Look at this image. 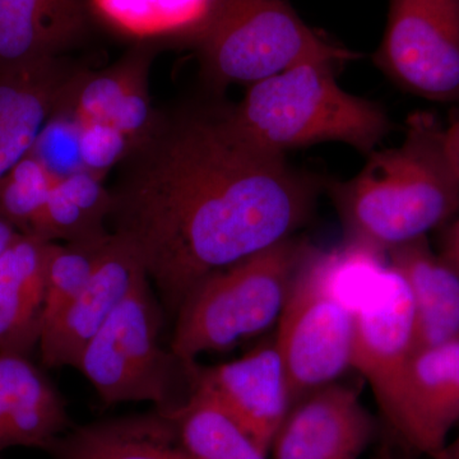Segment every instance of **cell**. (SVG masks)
Listing matches in <instances>:
<instances>
[{"instance_id":"31","label":"cell","mask_w":459,"mask_h":459,"mask_svg":"<svg viewBox=\"0 0 459 459\" xmlns=\"http://www.w3.org/2000/svg\"><path fill=\"white\" fill-rule=\"evenodd\" d=\"M18 234L20 232L13 226L0 219V256L7 250V247L11 246L12 241L14 240Z\"/></svg>"},{"instance_id":"22","label":"cell","mask_w":459,"mask_h":459,"mask_svg":"<svg viewBox=\"0 0 459 459\" xmlns=\"http://www.w3.org/2000/svg\"><path fill=\"white\" fill-rule=\"evenodd\" d=\"M170 413L178 437L190 459H267V453L202 389Z\"/></svg>"},{"instance_id":"2","label":"cell","mask_w":459,"mask_h":459,"mask_svg":"<svg viewBox=\"0 0 459 459\" xmlns=\"http://www.w3.org/2000/svg\"><path fill=\"white\" fill-rule=\"evenodd\" d=\"M332 195L352 243L388 253L427 238L459 210L444 126L431 114H413L400 146L371 152L356 177L334 184Z\"/></svg>"},{"instance_id":"4","label":"cell","mask_w":459,"mask_h":459,"mask_svg":"<svg viewBox=\"0 0 459 459\" xmlns=\"http://www.w3.org/2000/svg\"><path fill=\"white\" fill-rule=\"evenodd\" d=\"M307 247L295 238L208 274L183 301L170 349L184 364L223 352L279 322Z\"/></svg>"},{"instance_id":"27","label":"cell","mask_w":459,"mask_h":459,"mask_svg":"<svg viewBox=\"0 0 459 459\" xmlns=\"http://www.w3.org/2000/svg\"><path fill=\"white\" fill-rule=\"evenodd\" d=\"M133 143L126 134L105 123L83 124L81 131V160L84 170L107 177L132 152Z\"/></svg>"},{"instance_id":"32","label":"cell","mask_w":459,"mask_h":459,"mask_svg":"<svg viewBox=\"0 0 459 459\" xmlns=\"http://www.w3.org/2000/svg\"><path fill=\"white\" fill-rule=\"evenodd\" d=\"M434 459H459V434L451 443H446L442 452Z\"/></svg>"},{"instance_id":"28","label":"cell","mask_w":459,"mask_h":459,"mask_svg":"<svg viewBox=\"0 0 459 459\" xmlns=\"http://www.w3.org/2000/svg\"><path fill=\"white\" fill-rule=\"evenodd\" d=\"M444 147L459 181V117L453 120L448 126H444Z\"/></svg>"},{"instance_id":"18","label":"cell","mask_w":459,"mask_h":459,"mask_svg":"<svg viewBox=\"0 0 459 459\" xmlns=\"http://www.w3.org/2000/svg\"><path fill=\"white\" fill-rule=\"evenodd\" d=\"M389 263L409 287L415 313V352L459 337V267L422 238L389 250Z\"/></svg>"},{"instance_id":"8","label":"cell","mask_w":459,"mask_h":459,"mask_svg":"<svg viewBox=\"0 0 459 459\" xmlns=\"http://www.w3.org/2000/svg\"><path fill=\"white\" fill-rule=\"evenodd\" d=\"M374 62L406 92L458 101L459 0H389Z\"/></svg>"},{"instance_id":"3","label":"cell","mask_w":459,"mask_h":459,"mask_svg":"<svg viewBox=\"0 0 459 459\" xmlns=\"http://www.w3.org/2000/svg\"><path fill=\"white\" fill-rule=\"evenodd\" d=\"M334 68L304 63L252 84L229 111L232 123L250 141L280 155L325 142L370 155L389 132L388 117L376 102L341 89Z\"/></svg>"},{"instance_id":"23","label":"cell","mask_w":459,"mask_h":459,"mask_svg":"<svg viewBox=\"0 0 459 459\" xmlns=\"http://www.w3.org/2000/svg\"><path fill=\"white\" fill-rule=\"evenodd\" d=\"M93 14L124 33L151 41L193 36L207 22L219 0H89Z\"/></svg>"},{"instance_id":"29","label":"cell","mask_w":459,"mask_h":459,"mask_svg":"<svg viewBox=\"0 0 459 459\" xmlns=\"http://www.w3.org/2000/svg\"><path fill=\"white\" fill-rule=\"evenodd\" d=\"M13 446H17L13 420H12L7 403L0 394V455L9 448H13Z\"/></svg>"},{"instance_id":"1","label":"cell","mask_w":459,"mask_h":459,"mask_svg":"<svg viewBox=\"0 0 459 459\" xmlns=\"http://www.w3.org/2000/svg\"><path fill=\"white\" fill-rule=\"evenodd\" d=\"M117 169L108 230L174 319L204 277L291 238L313 207V184L229 111H160Z\"/></svg>"},{"instance_id":"30","label":"cell","mask_w":459,"mask_h":459,"mask_svg":"<svg viewBox=\"0 0 459 459\" xmlns=\"http://www.w3.org/2000/svg\"><path fill=\"white\" fill-rule=\"evenodd\" d=\"M440 253L459 267V219L446 229Z\"/></svg>"},{"instance_id":"13","label":"cell","mask_w":459,"mask_h":459,"mask_svg":"<svg viewBox=\"0 0 459 459\" xmlns=\"http://www.w3.org/2000/svg\"><path fill=\"white\" fill-rule=\"evenodd\" d=\"M142 268L131 247L111 234L87 285L42 329V364L74 368L91 341L122 303Z\"/></svg>"},{"instance_id":"15","label":"cell","mask_w":459,"mask_h":459,"mask_svg":"<svg viewBox=\"0 0 459 459\" xmlns=\"http://www.w3.org/2000/svg\"><path fill=\"white\" fill-rule=\"evenodd\" d=\"M92 16L89 0H0V69L65 57Z\"/></svg>"},{"instance_id":"12","label":"cell","mask_w":459,"mask_h":459,"mask_svg":"<svg viewBox=\"0 0 459 459\" xmlns=\"http://www.w3.org/2000/svg\"><path fill=\"white\" fill-rule=\"evenodd\" d=\"M389 424L413 451L435 458L459 424V337L413 353Z\"/></svg>"},{"instance_id":"20","label":"cell","mask_w":459,"mask_h":459,"mask_svg":"<svg viewBox=\"0 0 459 459\" xmlns=\"http://www.w3.org/2000/svg\"><path fill=\"white\" fill-rule=\"evenodd\" d=\"M0 394L13 420L17 446L47 451L72 429L65 398L29 356L0 352Z\"/></svg>"},{"instance_id":"24","label":"cell","mask_w":459,"mask_h":459,"mask_svg":"<svg viewBox=\"0 0 459 459\" xmlns=\"http://www.w3.org/2000/svg\"><path fill=\"white\" fill-rule=\"evenodd\" d=\"M110 238L111 235L95 243L49 244L45 276L44 327L82 291Z\"/></svg>"},{"instance_id":"14","label":"cell","mask_w":459,"mask_h":459,"mask_svg":"<svg viewBox=\"0 0 459 459\" xmlns=\"http://www.w3.org/2000/svg\"><path fill=\"white\" fill-rule=\"evenodd\" d=\"M374 430L358 394L331 383L296 402L270 452L273 459H358Z\"/></svg>"},{"instance_id":"5","label":"cell","mask_w":459,"mask_h":459,"mask_svg":"<svg viewBox=\"0 0 459 459\" xmlns=\"http://www.w3.org/2000/svg\"><path fill=\"white\" fill-rule=\"evenodd\" d=\"M142 270L128 294L89 343L78 369L107 406L151 402L172 412L192 394V370L161 342L164 307Z\"/></svg>"},{"instance_id":"26","label":"cell","mask_w":459,"mask_h":459,"mask_svg":"<svg viewBox=\"0 0 459 459\" xmlns=\"http://www.w3.org/2000/svg\"><path fill=\"white\" fill-rule=\"evenodd\" d=\"M82 126L68 115L53 111L44 124L30 155L56 180L84 170L81 160Z\"/></svg>"},{"instance_id":"33","label":"cell","mask_w":459,"mask_h":459,"mask_svg":"<svg viewBox=\"0 0 459 459\" xmlns=\"http://www.w3.org/2000/svg\"><path fill=\"white\" fill-rule=\"evenodd\" d=\"M377 459H403L401 458L400 455H397L394 451V449L391 448V446H380L379 452H377Z\"/></svg>"},{"instance_id":"17","label":"cell","mask_w":459,"mask_h":459,"mask_svg":"<svg viewBox=\"0 0 459 459\" xmlns=\"http://www.w3.org/2000/svg\"><path fill=\"white\" fill-rule=\"evenodd\" d=\"M48 241L18 234L0 256V352L31 355L44 328Z\"/></svg>"},{"instance_id":"16","label":"cell","mask_w":459,"mask_h":459,"mask_svg":"<svg viewBox=\"0 0 459 459\" xmlns=\"http://www.w3.org/2000/svg\"><path fill=\"white\" fill-rule=\"evenodd\" d=\"M75 69L65 57L0 69V178L29 155Z\"/></svg>"},{"instance_id":"11","label":"cell","mask_w":459,"mask_h":459,"mask_svg":"<svg viewBox=\"0 0 459 459\" xmlns=\"http://www.w3.org/2000/svg\"><path fill=\"white\" fill-rule=\"evenodd\" d=\"M192 386L210 394L267 455L292 407L274 342L217 367L204 369L195 364Z\"/></svg>"},{"instance_id":"25","label":"cell","mask_w":459,"mask_h":459,"mask_svg":"<svg viewBox=\"0 0 459 459\" xmlns=\"http://www.w3.org/2000/svg\"><path fill=\"white\" fill-rule=\"evenodd\" d=\"M56 181L35 157H23L0 178V219L20 234H29Z\"/></svg>"},{"instance_id":"19","label":"cell","mask_w":459,"mask_h":459,"mask_svg":"<svg viewBox=\"0 0 459 459\" xmlns=\"http://www.w3.org/2000/svg\"><path fill=\"white\" fill-rule=\"evenodd\" d=\"M47 452L54 459H190L170 413L159 410L71 429Z\"/></svg>"},{"instance_id":"7","label":"cell","mask_w":459,"mask_h":459,"mask_svg":"<svg viewBox=\"0 0 459 459\" xmlns=\"http://www.w3.org/2000/svg\"><path fill=\"white\" fill-rule=\"evenodd\" d=\"M277 327L274 344L292 406L351 368L353 313L334 291L316 252L305 253Z\"/></svg>"},{"instance_id":"6","label":"cell","mask_w":459,"mask_h":459,"mask_svg":"<svg viewBox=\"0 0 459 459\" xmlns=\"http://www.w3.org/2000/svg\"><path fill=\"white\" fill-rule=\"evenodd\" d=\"M211 84L252 86L304 63L334 66L359 54L325 40L285 0H219L195 36Z\"/></svg>"},{"instance_id":"21","label":"cell","mask_w":459,"mask_h":459,"mask_svg":"<svg viewBox=\"0 0 459 459\" xmlns=\"http://www.w3.org/2000/svg\"><path fill=\"white\" fill-rule=\"evenodd\" d=\"M105 178L81 170L56 181L30 235L48 243H95L110 237L111 193Z\"/></svg>"},{"instance_id":"9","label":"cell","mask_w":459,"mask_h":459,"mask_svg":"<svg viewBox=\"0 0 459 459\" xmlns=\"http://www.w3.org/2000/svg\"><path fill=\"white\" fill-rule=\"evenodd\" d=\"M413 353L412 298L400 272L386 263L353 310L351 351V368L369 382L385 419L394 412Z\"/></svg>"},{"instance_id":"10","label":"cell","mask_w":459,"mask_h":459,"mask_svg":"<svg viewBox=\"0 0 459 459\" xmlns=\"http://www.w3.org/2000/svg\"><path fill=\"white\" fill-rule=\"evenodd\" d=\"M155 50L152 41H140L108 68L75 69L54 111L74 117L81 126L108 124L126 134L134 148L152 132L160 117L150 95Z\"/></svg>"}]
</instances>
